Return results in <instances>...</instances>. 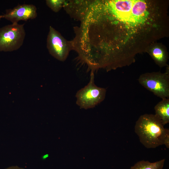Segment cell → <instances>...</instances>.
I'll return each instance as SVG.
<instances>
[{"label":"cell","mask_w":169,"mask_h":169,"mask_svg":"<svg viewBox=\"0 0 169 169\" xmlns=\"http://www.w3.org/2000/svg\"><path fill=\"white\" fill-rule=\"evenodd\" d=\"M148 52L155 63L160 67L168 66V54L165 50L157 44L152 47Z\"/></svg>","instance_id":"9c48e42d"},{"label":"cell","mask_w":169,"mask_h":169,"mask_svg":"<svg viewBox=\"0 0 169 169\" xmlns=\"http://www.w3.org/2000/svg\"><path fill=\"white\" fill-rule=\"evenodd\" d=\"M64 0H47L46 5L53 12L57 13L63 7Z\"/></svg>","instance_id":"7c38bea8"},{"label":"cell","mask_w":169,"mask_h":169,"mask_svg":"<svg viewBox=\"0 0 169 169\" xmlns=\"http://www.w3.org/2000/svg\"><path fill=\"white\" fill-rule=\"evenodd\" d=\"M140 84L155 95L162 99L169 98V69L166 72H153L141 74L138 79Z\"/></svg>","instance_id":"3957f363"},{"label":"cell","mask_w":169,"mask_h":169,"mask_svg":"<svg viewBox=\"0 0 169 169\" xmlns=\"http://www.w3.org/2000/svg\"><path fill=\"white\" fill-rule=\"evenodd\" d=\"M26 35L24 24H11L0 28V51L11 52L22 45Z\"/></svg>","instance_id":"5b68a950"},{"label":"cell","mask_w":169,"mask_h":169,"mask_svg":"<svg viewBox=\"0 0 169 169\" xmlns=\"http://www.w3.org/2000/svg\"><path fill=\"white\" fill-rule=\"evenodd\" d=\"M37 11L36 7L33 4H18L12 9H6L2 17L12 24L17 23L21 20L27 21L36 18L37 16Z\"/></svg>","instance_id":"52a82bcc"},{"label":"cell","mask_w":169,"mask_h":169,"mask_svg":"<svg viewBox=\"0 0 169 169\" xmlns=\"http://www.w3.org/2000/svg\"><path fill=\"white\" fill-rule=\"evenodd\" d=\"M5 169H24L17 166H12L6 168Z\"/></svg>","instance_id":"5bb4252c"},{"label":"cell","mask_w":169,"mask_h":169,"mask_svg":"<svg viewBox=\"0 0 169 169\" xmlns=\"http://www.w3.org/2000/svg\"><path fill=\"white\" fill-rule=\"evenodd\" d=\"M47 48L53 57L61 61L67 59L73 44L67 41L59 32L50 26L47 38Z\"/></svg>","instance_id":"8992f818"},{"label":"cell","mask_w":169,"mask_h":169,"mask_svg":"<svg viewBox=\"0 0 169 169\" xmlns=\"http://www.w3.org/2000/svg\"><path fill=\"white\" fill-rule=\"evenodd\" d=\"M165 159L154 162L142 160L136 163L130 169H163Z\"/></svg>","instance_id":"8fae6325"},{"label":"cell","mask_w":169,"mask_h":169,"mask_svg":"<svg viewBox=\"0 0 169 169\" xmlns=\"http://www.w3.org/2000/svg\"><path fill=\"white\" fill-rule=\"evenodd\" d=\"M83 20L95 59L108 70L128 66L168 34V4L156 0L91 1Z\"/></svg>","instance_id":"6da1fadb"},{"label":"cell","mask_w":169,"mask_h":169,"mask_svg":"<svg viewBox=\"0 0 169 169\" xmlns=\"http://www.w3.org/2000/svg\"><path fill=\"white\" fill-rule=\"evenodd\" d=\"M164 126L155 114H146L141 115L136 122L135 131L145 147L154 148L164 145L169 136V129Z\"/></svg>","instance_id":"7a4b0ae2"},{"label":"cell","mask_w":169,"mask_h":169,"mask_svg":"<svg viewBox=\"0 0 169 169\" xmlns=\"http://www.w3.org/2000/svg\"><path fill=\"white\" fill-rule=\"evenodd\" d=\"M2 18V15H0V20Z\"/></svg>","instance_id":"9a60e30c"},{"label":"cell","mask_w":169,"mask_h":169,"mask_svg":"<svg viewBox=\"0 0 169 169\" xmlns=\"http://www.w3.org/2000/svg\"><path fill=\"white\" fill-rule=\"evenodd\" d=\"M166 148H169V136H167L166 138L164 143Z\"/></svg>","instance_id":"4fadbf2b"},{"label":"cell","mask_w":169,"mask_h":169,"mask_svg":"<svg viewBox=\"0 0 169 169\" xmlns=\"http://www.w3.org/2000/svg\"><path fill=\"white\" fill-rule=\"evenodd\" d=\"M90 1L64 0L63 7L71 16L82 21L88 9Z\"/></svg>","instance_id":"ba28073f"},{"label":"cell","mask_w":169,"mask_h":169,"mask_svg":"<svg viewBox=\"0 0 169 169\" xmlns=\"http://www.w3.org/2000/svg\"><path fill=\"white\" fill-rule=\"evenodd\" d=\"M94 78V72H91L88 83L78 90L76 94V104L80 108L88 109L93 108L105 98L106 89L96 86Z\"/></svg>","instance_id":"277c9868"},{"label":"cell","mask_w":169,"mask_h":169,"mask_svg":"<svg viewBox=\"0 0 169 169\" xmlns=\"http://www.w3.org/2000/svg\"><path fill=\"white\" fill-rule=\"evenodd\" d=\"M155 115L164 125L169 123V99L165 98L154 107Z\"/></svg>","instance_id":"30bf717a"}]
</instances>
